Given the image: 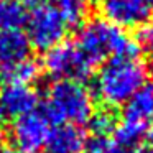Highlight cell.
I'll return each mask as SVG.
<instances>
[{
  "mask_svg": "<svg viewBox=\"0 0 153 153\" xmlns=\"http://www.w3.org/2000/svg\"><path fill=\"white\" fill-rule=\"evenodd\" d=\"M4 152V150H2V140H0V153Z\"/></svg>",
  "mask_w": 153,
  "mask_h": 153,
  "instance_id": "603a6c76",
  "label": "cell"
},
{
  "mask_svg": "<svg viewBox=\"0 0 153 153\" xmlns=\"http://www.w3.org/2000/svg\"><path fill=\"white\" fill-rule=\"evenodd\" d=\"M61 17L64 18L68 28L84 25L89 15V0H63L58 4Z\"/></svg>",
  "mask_w": 153,
  "mask_h": 153,
  "instance_id": "5bb4252c",
  "label": "cell"
},
{
  "mask_svg": "<svg viewBox=\"0 0 153 153\" xmlns=\"http://www.w3.org/2000/svg\"><path fill=\"white\" fill-rule=\"evenodd\" d=\"M30 48L27 35L22 30H0V64L4 68L27 59Z\"/></svg>",
  "mask_w": 153,
  "mask_h": 153,
  "instance_id": "8fae6325",
  "label": "cell"
},
{
  "mask_svg": "<svg viewBox=\"0 0 153 153\" xmlns=\"http://www.w3.org/2000/svg\"><path fill=\"white\" fill-rule=\"evenodd\" d=\"M27 38L30 46L48 51L56 45L63 43L68 31V25L61 17L58 7L51 4H38L28 10L27 17Z\"/></svg>",
  "mask_w": 153,
  "mask_h": 153,
  "instance_id": "277c9868",
  "label": "cell"
},
{
  "mask_svg": "<svg viewBox=\"0 0 153 153\" xmlns=\"http://www.w3.org/2000/svg\"><path fill=\"white\" fill-rule=\"evenodd\" d=\"M40 69L38 63L31 58H27L23 61H18V63L12 64V66L4 68V77L7 82L12 84H27L30 86L31 82L38 79L40 76Z\"/></svg>",
  "mask_w": 153,
  "mask_h": 153,
  "instance_id": "4fadbf2b",
  "label": "cell"
},
{
  "mask_svg": "<svg viewBox=\"0 0 153 153\" xmlns=\"http://www.w3.org/2000/svg\"><path fill=\"white\" fill-rule=\"evenodd\" d=\"M104 20L119 28H137L153 18V0H97Z\"/></svg>",
  "mask_w": 153,
  "mask_h": 153,
  "instance_id": "52a82bcc",
  "label": "cell"
},
{
  "mask_svg": "<svg viewBox=\"0 0 153 153\" xmlns=\"http://www.w3.org/2000/svg\"><path fill=\"white\" fill-rule=\"evenodd\" d=\"M86 143V133L81 127L59 123L51 127L46 148L50 153H84Z\"/></svg>",
  "mask_w": 153,
  "mask_h": 153,
  "instance_id": "30bf717a",
  "label": "cell"
},
{
  "mask_svg": "<svg viewBox=\"0 0 153 153\" xmlns=\"http://www.w3.org/2000/svg\"><path fill=\"white\" fill-rule=\"evenodd\" d=\"M74 45L92 68L110 58L138 54L135 41L130 40L122 28L109 23L104 18H96L81 25Z\"/></svg>",
  "mask_w": 153,
  "mask_h": 153,
  "instance_id": "7a4b0ae2",
  "label": "cell"
},
{
  "mask_svg": "<svg viewBox=\"0 0 153 153\" xmlns=\"http://www.w3.org/2000/svg\"><path fill=\"white\" fill-rule=\"evenodd\" d=\"M43 69L56 81H81L91 76L94 68L87 63L77 46L71 41H63L48 50L43 58Z\"/></svg>",
  "mask_w": 153,
  "mask_h": 153,
  "instance_id": "5b68a950",
  "label": "cell"
},
{
  "mask_svg": "<svg viewBox=\"0 0 153 153\" xmlns=\"http://www.w3.org/2000/svg\"><path fill=\"white\" fill-rule=\"evenodd\" d=\"M2 153H25V152H20V150H17V148H7V150H4Z\"/></svg>",
  "mask_w": 153,
  "mask_h": 153,
  "instance_id": "d6986e66",
  "label": "cell"
},
{
  "mask_svg": "<svg viewBox=\"0 0 153 153\" xmlns=\"http://www.w3.org/2000/svg\"><path fill=\"white\" fill-rule=\"evenodd\" d=\"M148 81V68L138 56L110 58L96 76V94L107 109L125 105Z\"/></svg>",
  "mask_w": 153,
  "mask_h": 153,
  "instance_id": "6da1fadb",
  "label": "cell"
},
{
  "mask_svg": "<svg viewBox=\"0 0 153 153\" xmlns=\"http://www.w3.org/2000/svg\"><path fill=\"white\" fill-rule=\"evenodd\" d=\"M51 122L43 112H31L13 120L10 138L15 148L25 153H38L46 148L51 132Z\"/></svg>",
  "mask_w": 153,
  "mask_h": 153,
  "instance_id": "8992f818",
  "label": "cell"
},
{
  "mask_svg": "<svg viewBox=\"0 0 153 153\" xmlns=\"http://www.w3.org/2000/svg\"><path fill=\"white\" fill-rule=\"evenodd\" d=\"M122 122L145 128L153 123V81H146L123 105Z\"/></svg>",
  "mask_w": 153,
  "mask_h": 153,
  "instance_id": "9c48e42d",
  "label": "cell"
},
{
  "mask_svg": "<svg viewBox=\"0 0 153 153\" xmlns=\"http://www.w3.org/2000/svg\"><path fill=\"white\" fill-rule=\"evenodd\" d=\"M84 153H135L133 148L117 143L115 140H110V137H94L87 140Z\"/></svg>",
  "mask_w": 153,
  "mask_h": 153,
  "instance_id": "2e32d148",
  "label": "cell"
},
{
  "mask_svg": "<svg viewBox=\"0 0 153 153\" xmlns=\"http://www.w3.org/2000/svg\"><path fill=\"white\" fill-rule=\"evenodd\" d=\"M27 17L28 4L25 0H0V30H20Z\"/></svg>",
  "mask_w": 153,
  "mask_h": 153,
  "instance_id": "7c38bea8",
  "label": "cell"
},
{
  "mask_svg": "<svg viewBox=\"0 0 153 153\" xmlns=\"http://www.w3.org/2000/svg\"><path fill=\"white\" fill-rule=\"evenodd\" d=\"M146 137H148L150 146H152V150H153V123L150 125V128H148V133H146Z\"/></svg>",
  "mask_w": 153,
  "mask_h": 153,
  "instance_id": "ac0fdd59",
  "label": "cell"
},
{
  "mask_svg": "<svg viewBox=\"0 0 153 153\" xmlns=\"http://www.w3.org/2000/svg\"><path fill=\"white\" fill-rule=\"evenodd\" d=\"M137 153H153V150L152 148H145V150H140V152H137Z\"/></svg>",
  "mask_w": 153,
  "mask_h": 153,
  "instance_id": "44dd1931",
  "label": "cell"
},
{
  "mask_svg": "<svg viewBox=\"0 0 153 153\" xmlns=\"http://www.w3.org/2000/svg\"><path fill=\"white\" fill-rule=\"evenodd\" d=\"M4 115H5V114H4V110H2V105H0V120L4 119Z\"/></svg>",
  "mask_w": 153,
  "mask_h": 153,
  "instance_id": "7402d4cb",
  "label": "cell"
},
{
  "mask_svg": "<svg viewBox=\"0 0 153 153\" xmlns=\"http://www.w3.org/2000/svg\"><path fill=\"white\" fill-rule=\"evenodd\" d=\"M45 2H46V4H51V5H53V4H61V2H63V0H45Z\"/></svg>",
  "mask_w": 153,
  "mask_h": 153,
  "instance_id": "ffe728a7",
  "label": "cell"
},
{
  "mask_svg": "<svg viewBox=\"0 0 153 153\" xmlns=\"http://www.w3.org/2000/svg\"><path fill=\"white\" fill-rule=\"evenodd\" d=\"M94 110L92 94L84 82L64 79L56 81L48 89L43 114L51 123H69L79 127L89 123Z\"/></svg>",
  "mask_w": 153,
  "mask_h": 153,
  "instance_id": "3957f363",
  "label": "cell"
},
{
  "mask_svg": "<svg viewBox=\"0 0 153 153\" xmlns=\"http://www.w3.org/2000/svg\"><path fill=\"white\" fill-rule=\"evenodd\" d=\"M38 102L40 99L36 91L27 84L5 82L4 89L0 92V105L4 114H8L15 119L35 112Z\"/></svg>",
  "mask_w": 153,
  "mask_h": 153,
  "instance_id": "ba28073f",
  "label": "cell"
},
{
  "mask_svg": "<svg viewBox=\"0 0 153 153\" xmlns=\"http://www.w3.org/2000/svg\"><path fill=\"white\" fill-rule=\"evenodd\" d=\"M138 51H142L146 58L153 63V18L143 23L138 28L137 33V41H135Z\"/></svg>",
  "mask_w": 153,
  "mask_h": 153,
  "instance_id": "e0dca14e",
  "label": "cell"
},
{
  "mask_svg": "<svg viewBox=\"0 0 153 153\" xmlns=\"http://www.w3.org/2000/svg\"><path fill=\"white\" fill-rule=\"evenodd\" d=\"M91 130H92L94 137H109L110 133H114L117 127V119L110 109H100V110H94L92 117L89 120Z\"/></svg>",
  "mask_w": 153,
  "mask_h": 153,
  "instance_id": "9a60e30c",
  "label": "cell"
}]
</instances>
